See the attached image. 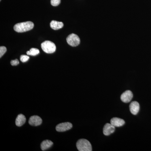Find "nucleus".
<instances>
[{
	"instance_id": "6",
	"label": "nucleus",
	"mask_w": 151,
	"mask_h": 151,
	"mask_svg": "<svg viewBox=\"0 0 151 151\" xmlns=\"http://www.w3.org/2000/svg\"><path fill=\"white\" fill-rule=\"evenodd\" d=\"M133 97V93L130 90H127L122 94L121 99L122 102L125 103H129Z\"/></svg>"
},
{
	"instance_id": "12",
	"label": "nucleus",
	"mask_w": 151,
	"mask_h": 151,
	"mask_svg": "<svg viewBox=\"0 0 151 151\" xmlns=\"http://www.w3.org/2000/svg\"><path fill=\"white\" fill-rule=\"evenodd\" d=\"M50 26L52 29L54 30H58L62 28L63 27V24L62 22L52 21L50 23Z\"/></svg>"
},
{
	"instance_id": "4",
	"label": "nucleus",
	"mask_w": 151,
	"mask_h": 151,
	"mask_svg": "<svg viewBox=\"0 0 151 151\" xmlns=\"http://www.w3.org/2000/svg\"><path fill=\"white\" fill-rule=\"evenodd\" d=\"M66 41L68 45L72 47H76L79 45L80 40L78 36L74 34H71L66 38Z\"/></svg>"
},
{
	"instance_id": "11",
	"label": "nucleus",
	"mask_w": 151,
	"mask_h": 151,
	"mask_svg": "<svg viewBox=\"0 0 151 151\" xmlns=\"http://www.w3.org/2000/svg\"><path fill=\"white\" fill-rule=\"evenodd\" d=\"M26 121V118L23 114H19L16 120V124L18 127H21L23 125Z\"/></svg>"
},
{
	"instance_id": "3",
	"label": "nucleus",
	"mask_w": 151,
	"mask_h": 151,
	"mask_svg": "<svg viewBox=\"0 0 151 151\" xmlns=\"http://www.w3.org/2000/svg\"><path fill=\"white\" fill-rule=\"evenodd\" d=\"M42 50L47 53H52L56 50V46L50 41H45L41 44Z\"/></svg>"
},
{
	"instance_id": "16",
	"label": "nucleus",
	"mask_w": 151,
	"mask_h": 151,
	"mask_svg": "<svg viewBox=\"0 0 151 151\" xmlns=\"http://www.w3.org/2000/svg\"><path fill=\"white\" fill-rule=\"evenodd\" d=\"M29 56L26 55H22L20 57V60L22 62H27L29 59Z\"/></svg>"
},
{
	"instance_id": "1",
	"label": "nucleus",
	"mask_w": 151,
	"mask_h": 151,
	"mask_svg": "<svg viewBox=\"0 0 151 151\" xmlns=\"http://www.w3.org/2000/svg\"><path fill=\"white\" fill-rule=\"evenodd\" d=\"M34 24L32 22L28 21L17 24L14 26V30L17 32L28 31L33 28Z\"/></svg>"
},
{
	"instance_id": "9",
	"label": "nucleus",
	"mask_w": 151,
	"mask_h": 151,
	"mask_svg": "<svg viewBox=\"0 0 151 151\" xmlns=\"http://www.w3.org/2000/svg\"><path fill=\"white\" fill-rule=\"evenodd\" d=\"M130 111L131 113L134 115L137 114L140 109L139 103L136 101H134L130 104L129 105Z\"/></svg>"
},
{
	"instance_id": "14",
	"label": "nucleus",
	"mask_w": 151,
	"mask_h": 151,
	"mask_svg": "<svg viewBox=\"0 0 151 151\" xmlns=\"http://www.w3.org/2000/svg\"><path fill=\"white\" fill-rule=\"evenodd\" d=\"M40 53V51L38 49L32 48L29 51H27V54L28 55L35 56Z\"/></svg>"
},
{
	"instance_id": "2",
	"label": "nucleus",
	"mask_w": 151,
	"mask_h": 151,
	"mask_svg": "<svg viewBox=\"0 0 151 151\" xmlns=\"http://www.w3.org/2000/svg\"><path fill=\"white\" fill-rule=\"evenodd\" d=\"M76 147L79 151H91L92 147L89 141L85 139H80L76 143Z\"/></svg>"
},
{
	"instance_id": "5",
	"label": "nucleus",
	"mask_w": 151,
	"mask_h": 151,
	"mask_svg": "<svg viewBox=\"0 0 151 151\" xmlns=\"http://www.w3.org/2000/svg\"><path fill=\"white\" fill-rule=\"evenodd\" d=\"M72 127V124L69 122L61 123L58 124L56 127V130L57 132H64L71 129Z\"/></svg>"
},
{
	"instance_id": "7",
	"label": "nucleus",
	"mask_w": 151,
	"mask_h": 151,
	"mask_svg": "<svg viewBox=\"0 0 151 151\" xmlns=\"http://www.w3.org/2000/svg\"><path fill=\"white\" fill-rule=\"evenodd\" d=\"M115 127L111 124L107 123L103 128V132L105 136H109L115 132Z\"/></svg>"
},
{
	"instance_id": "17",
	"label": "nucleus",
	"mask_w": 151,
	"mask_h": 151,
	"mask_svg": "<svg viewBox=\"0 0 151 151\" xmlns=\"http://www.w3.org/2000/svg\"><path fill=\"white\" fill-rule=\"evenodd\" d=\"M61 0H51V4L54 6L59 5L60 3Z\"/></svg>"
},
{
	"instance_id": "10",
	"label": "nucleus",
	"mask_w": 151,
	"mask_h": 151,
	"mask_svg": "<svg viewBox=\"0 0 151 151\" xmlns=\"http://www.w3.org/2000/svg\"><path fill=\"white\" fill-rule=\"evenodd\" d=\"M123 119L118 118H113L111 120V124L115 127H121L125 124Z\"/></svg>"
},
{
	"instance_id": "18",
	"label": "nucleus",
	"mask_w": 151,
	"mask_h": 151,
	"mask_svg": "<svg viewBox=\"0 0 151 151\" xmlns=\"http://www.w3.org/2000/svg\"><path fill=\"white\" fill-rule=\"evenodd\" d=\"M19 63L18 59H15L14 60H12L11 61V64L12 65H18Z\"/></svg>"
},
{
	"instance_id": "8",
	"label": "nucleus",
	"mask_w": 151,
	"mask_h": 151,
	"mask_svg": "<svg viewBox=\"0 0 151 151\" xmlns=\"http://www.w3.org/2000/svg\"><path fill=\"white\" fill-rule=\"evenodd\" d=\"M42 119L39 116H33L30 118L29 123L30 125L33 126H38L41 124Z\"/></svg>"
},
{
	"instance_id": "15",
	"label": "nucleus",
	"mask_w": 151,
	"mask_h": 151,
	"mask_svg": "<svg viewBox=\"0 0 151 151\" xmlns=\"http://www.w3.org/2000/svg\"><path fill=\"white\" fill-rule=\"evenodd\" d=\"M6 48L5 47L1 46L0 47V57H2V56L6 53Z\"/></svg>"
},
{
	"instance_id": "13",
	"label": "nucleus",
	"mask_w": 151,
	"mask_h": 151,
	"mask_svg": "<svg viewBox=\"0 0 151 151\" xmlns=\"http://www.w3.org/2000/svg\"><path fill=\"white\" fill-rule=\"evenodd\" d=\"M52 145H53V142L52 141L46 140L42 142L41 144V148L42 151H45V150L50 148Z\"/></svg>"
}]
</instances>
